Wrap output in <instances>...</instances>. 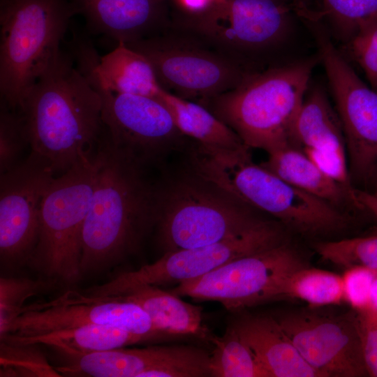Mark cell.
Returning <instances> with one entry per match:
<instances>
[{"mask_svg": "<svg viewBox=\"0 0 377 377\" xmlns=\"http://www.w3.org/2000/svg\"><path fill=\"white\" fill-rule=\"evenodd\" d=\"M316 63L305 59L247 77L216 97L213 114L250 149L269 154L294 145L295 121Z\"/></svg>", "mask_w": 377, "mask_h": 377, "instance_id": "3957f363", "label": "cell"}, {"mask_svg": "<svg viewBox=\"0 0 377 377\" xmlns=\"http://www.w3.org/2000/svg\"><path fill=\"white\" fill-rule=\"evenodd\" d=\"M357 197L363 209L370 211L377 217V194L356 190Z\"/></svg>", "mask_w": 377, "mask_h": 377, "instance_id": "8d00e7d4", "label": "cell"}, {"mask_svg": "<svg viewBox=\"0 0 377 377\" xmlns=\"http://www.w3.org/2000/svg\"><path fill=\"white\" fill-rule=\"evenodd\" d=\"M318 14L327 17L350 38L364 25L377 19V0H320Z\"/></svg>", "mask_w": 377, "mask_h": 377, "instance_id": "f1b7e54d", "label": "cell"}, {"mask_svg": "<svg viewBox=\"0 0 377 377\" xmlns=\"http://www.w3.org/2000/svg\"><path fill=\"white\" fill-rule=\"evenodd\" d=\"M244 200L291 230L320 237L346 228L348 218L332 204L282 179L262 165L249 176Z\"/></svg>", "mask_w": 377, "mask_h": 377, "instance_id": "9a60e30c", "label": "cell"}, {"mask_svg": "<svg viewBox=\"0 0 377 377\" xmlns=\"http://www.w3.org/2000/svg\"><path fill=\"white\" fill-rule=\"evenodd\" d=\"M309 266L289 242L232 260L193 280L181 283L170 292L202 301H214L236 312L279 300L287 279Z\"/></svg>", "mask_w": 377, "mask_h": 377, "instance_id": "52a82bcc", "label": "cell"}, {"mask_svg": "<svg viewBox=\"0 0 377 377\" xmlns=\"http://www.w3.org/2000/svg\"><path fill=\"white\" fill-rule=\"evenodd\" d=\"M96 177L94 156H85L52 180L42 201L39 234L30 260L50 276L81 275V244Z\"/></svg>", "mask_w": 377, "mask_h": 377, "instance_id": "8992f818", "label": "cell"}, {"mask_svg": "<svg viewBox=\"0 0 377 377\" xmlns=\"http://www.w3.org/2000/svg\"><path fill=\"white\" fill-rule=\"evenodd\" d=\"M87 79L101 95L103 121L113 147L142 165L158 161L170 149L181 132L163 102L114 93Z\"/></svg>", "mask_w": 377, "mask_h": 377, "instance_id": "7c38bea8", "label": "cell"}, {"mask_svg": "<svg viewBox=\"0 0 377 377\" xmlns=\"http://www.w3.org/2000/svg\"><path fill=\"white\" fill-rule=\"evenodd\" d=\"M268 154L261 165L286 182L339 208L350 203L362 209L356 189L351 191L326 175L301 148L288 145Z\"/></svg>", "mask_w": 377, "mask_h": 377, "instance_id": "603a6c76", "label": "cell"}, {"mask_svg": "<svg viewBox=\"0 0 377 377\" xmlns=\"http://www.w3.org/2000/svg\"><path fill=\"white\" fill-rule=\"evenodd\" d=\"M274 316L320 377L369 376L355 311L330 315L295 310Z\"/></svg>", "mask_w": 377, "mask_h": 377, "instance_id": "8fae6325", "label": "cell"}, {"mask_svg": "<svg viewBox=\"0 0 377 377\" xmlns=\"http://www.w3.org/2000/svg\"><path fill=\"white\" fill-rule=\"evenodd\" d=\"M377 194V193H376Z\"/></svg>", "mask_w": 377, "mask_h": 377, "instance_id": "ab89813d", "label": "cell"}, {"mask_svg": "<svg viewBox=\"0 0 377 377\" xmlns=\"http://www.w3.org/2000/svg\"><path fill=\"white\" fill-rule=\"evenodd\" d=\"M316 36L336 102L350 168L355 177L367 178L377 165V91L360 78L324 32L316 29Z\"/></svg>", "mask_w": 377, "mask_h": 377, "instance_id": "30bf717a", "label": "cell"}, {"mask_svg": "<svg viewBox=\"0 0 377 377\" xmlns=\"http://www.w3.org/2000/svg\"><path fill=\"white\" fill-rule=\"evenodd\" d=\"M349 51L377 91V19L361 27L350 38Z\"/></svg>", "mask_w": 377, "mask_h": 377, "instance_id": "d6a6232c", "label": "cell"}, {"mask_svg": "<svg viewBox=\"0 0 377 377\" xmlns=\"http://www.w3.org/2000/svg\"><path fill=\"white\" fill-rule=\"evenodd\" d=\"M284 298L298 299L311 307L340 304L344 301L342 275L309 266L300 268L284 283L279 300Z\"/></svg>", "mask_w": 377, "mask_h": 377, "instance_id": "4316f807", "label": "cell"}, {"mask_svg": "<svg viewBox=\"0 0 377 377\" xmlns=\"http://www.w3.org/2000/svg\"><path fill=\"white\" fill-rule=\"evenodd\" d=\"M125 44L148 59L158 82L184 96L212 97L225 91L235 77L226 64L204 54L163 49L151 41Z\"/></svg>", "mask_w": 377, "mask_h": 377, "instance_id": "e0dca14e", "label": "cell"}, {"mask_svg": "<svg viewBox=\"0 0 377 377\" xmlns=\"http://www.w3.org/2000/svg\"><path fill=\"white\" fill-rule=\"evenodd\" d=\"M85 325L118 327L153 340L174 337L160 331L138 304L119 296L68 290L53 299L25 304L0 334L27 335Z\"/></svg>", "mask_w": 377, "mask_h": 377, "instance_id": "9c48e42d", "label": "cell"}, {"mask_svg": "<svg viewBox=\"0 0 377 377\" xmlns=\"http://www.w3.org/2000/svg\"><path fill=\"white\" fill-rule=\"evenodd\" d=\"M94 160V188L82 235L81 274L135 253L156 224V186L147 181L143 165L114 147L106 134Z\"/></svg>", "mask_w": 377, "mask_h": 377, "instance_id": "6da1fadb", "label": "cell"}, {"mask_svg": "<svg viewBox=\"0 0 377 377\" xmlns=\"http://www.w3.org/2000/svg\"><path fill=\"white\" fill-rule=\"evenodd\" d=\"M355 312L367 370L377 377V313L369 309Z\"/></svg>", "mask_w": 377, "mask_h": 377, "instance_id": "e575fe53", "label": "cell"}, {"mask_svg": "<svg viewBox=\"0 0 377 377\" xmlns=\"http://www.w3.org/2000/svg\"><path fill=\"white\" fill-rule=\"evenodd\" d=\"M288 232L281 223L270 218L246 232L216 243L164 253L152 263L121 273L86 290L100 296H116L142 286L178 285L239 258L288 242Z\"/></svg>", "mask_w": 377, "mask_h": 377, "instance_id": "ba28073f", "label": "cell"}, {"mask_svg": "<svg viewBox=\"0 0 377 377\" xmlns=\"http://www.w3.org/2000/svg\"><path fill=\"white\" fill-rule=\"evenodd\" d=\"M61 374L93 377L210 376V352L184 344L117 348L69 356Z\"/></svg>", "mask_w": 377, "mask_h": 377, "instance_id": "5bb4252c", "label": "cell"}, {"mask_svg": "<svg viewBox=\"0 0 377 377\" xmlns=\"http://www.w3.org/2000/svg\"><path fill=\"white\" fill-rule=\"evenodd\" d=\"M313 248L323 260L334 265L377 271V236L321 241L315 243Z\"/></svg>", "mask_w": 377, "mask_h": 377, "instance_id": "83f0119b", "label": "cell"}, {"mask_svg": "<svg viewBox=\"0 0 377 377\" xmlns=\"http://www.w3.org/2000/svg\"><path fill=\"white\" fill-rule=\"evenodd\" d=\"M54 171L31 154L0 177V255L6 263L29 259L36 248L40 211Z\"/></svg>", "mask_w": 377, "mask_h": 377, "instance_id": "4fadbf2b", "label": "cell"}, {"mask_svg": "<svg viewBox=\"0 0 377 377\" xmlns=\"http://www.w3.org/2000/svg\"><path fill=\"white\" fill-rule=\"evenodd\" d=\"M211 377H271L251 347L228 325L223 334H212Z\"/></svg>", "mask_w": 377, "mask_h": 377, "instance_id": "484cf974", "label": "cell"}, {"mask_svg": "<svg viewBox=\"0 0 377 377\" xmlns=\"http://www.w3.org/2000/svg\"><path fill=\"white\" fill-rule=\"evenodd\" d=\"M293 143L302 149L346 152L338 114L320 89H314L304 98L295 121Z\"/></svg>", "mask_w": 377, "mask_h": 377, "instance_id": "cb8c5ba5", "label": "cell"}, {"mask_svg": "<svg viewBox=\"0 0 377 377\" xmlns=\"http://www.w3.org/2000/svg\"><path fill=\"white\" fill-rule=\"evenodd\" d=\"M376 272L361 266L346 269L342 275L344 301L354 311H360L369 307L372 283Z\"/></svg>", "mask_w": 377, "mask_h": 377, "instance_id": "836d02e7", "label": "cell"}, {"mask_svg": "<svg viewBox=\"0 0 377 377\" xmlns=\"http://www.w3.org/2000/svg\"><path fill=\"white\" fill-rule=\"evenodd\" d=\"M295 6L286 0H221L197 16L201 27L233 45L258 47L281 39L290 27Z\"/></svg>", "mask_w": 377, "mask_h": 377, "instance_id": "2e32d148", "label": "cell"}, {"mask_svg": "<svg viewBox=\"0 0 377 377\" xmlns=\"http://www.w3.org/2000/svg\"><path fill=\"white\" fill-rule=\"evenodd\" d=\"M291 3L295 8L297 14L305 16L309 14L312 10L309 8V0H286Z\"/></svg>", "mask_w": 377, "mask_h": 377, "instance_id": "74e56055", "label": "cell"}, {"mask_svg": "<svg viewBox=\"0 0 377 377\" xmlns=\"http://www.w3.org/2000/svg\"><path fill=\"white\" fill-rule=\"evenodd\" d=\"M220 1L221 0H177V3L183 9L196 16L207 13Z\"/></svg>", "mask_w": 377, "mask_h": 377, "instance_id": "d590c367", "label": "cell"}, {"mask_svg": "<svg viewBox=\"0 0 377 377\" xmlns=\"http://www.w3.org/2000/svg\"><path fill=\"white\" fill-rule=\"evenodd\" d=\"M40 281L23 278H1L0 280V334L19 313L31 297L45 287Z\"/></svg>", "mask_w": 377, "mask_h": 377, "instance_id": "4dcf8cb0", "label": "cell"}, {"mask_svg": "<svg viewBox=\"0 0 377 377\" xmlns=\"http://www.w3.org/2000/svg\"><path fill=\"white\" fill-rule=\"evenodd\" d=\"M76 13L68 0H1V103L19 110L57 59Z\"/></svg>", "mask_w": 377, "mask_h": 377, "instance_id": "277c9868", "label": "cell"}, {"mask_svg": "<svg viewBox=\"0 0 377 377\" xmlns=\"http://www.w3.org/2000/svg\"><path fill=\"white\" fill-rule=\"evenodd\" d=\"M18 111L31 151L46 160L54 173L90 155L105 133L100 94L62 50Z\"/></svg>", "mask_w": 377, "mask_h": 377, "instance_id": "7a4b0ae2", "label": "cell"}, {"mask_svg": "<svg viewBox=\"0 0 377 377\" xmlns=\"http://www.w3.org/2000/svg\"><path fill=\"white\" fill-rule=\"evenodd\" d=\"M367 309L377 313V272L372 283L370 295V303Z\"/></svg>", "mask_w": 377, "mask_h": 377, "instance_id": "f35d334b", "label": "cell"}, {"mask_svg": "<svg viewBox=\"0 0 377 377\" xmlns=\"http://www.w3.org/2000/svg\"><path fill=\"white\" fill-rule=\"evenodd\" d=\"M193 174L156 186L158 241L163 253L212 244L270 219Z\"/></svg>", "mask_w": 377, "mask_h": 377, "instance_id": "5b68a950", "label": "cell"}, {"mask_svg": "<svg viewBox=\"0 0 377 377\" xmlns=\"http://www.w3.org/2000/svg\"><path fill=\"white\" fill-rule=\"evenodd\" d=\"M271 377H320L304 360L274 316L244 315L230 324Z\"/></svg>", "mask_w": 377, "mask_h": 377, "instance_id": "d6986e66", "label": "cell"}, {"mask_svg": "<svg viewBox=\"0 0 377 377\" xmlns=\"http://www.w3.org/2000/svg\"><path fill=\"white\" fill-rule=\"evenodd\" d=\"M27 146L29 143L22 114L1 103L0 175L10 170L22 161L21 156Z\"/></svg>", "mask_w": 377, "mask_h": 377, "instance_id": "f546056e", "label": "cell"}, {"mask_svg": "<svg viewBox=\"0 0 377 377\" xmlns=\"http://www.w3.org/2000/svg\"><path fill=\"white\" fill-rule=\"evenodd\" d=\"M94 33L118 43L138 40L162 14L161 0H68Z\"/></svg>", "mask_w": 377, "mask_h": 377, "instance_id": "ffe728a7", "label": "cell"}, {"mask_svg": "<svg viewBox=\"0 0 377 377\" xmlns=\"http://www.w3.org/2000/svg\"><path fill=\"white\" fill-rule=\"evenodd\" d=\"M32 346L1 341V369L10 368L3 371V373L9 370L12 374H22L31 376H59L55 367L50 366L41 354L32 349Z\"/></svg>", "mask_w": 377, "mask_h": 377, "instance_id": "1f68e13d", "label": "cell"}, {"mask_svg": "<svg viewBox=\"0 0 377 377\" xmlns=\"http://www.w3.org/2000/svg\"><path fill=\"white\" fill-rule=\"evenodd\" d=\"M116 296L139 305L164 333L174 337L192 336L209 342L212 334L202 323V309L170 291L146 285Z\"/></svg>", "mask_w": 377, "mask_h": 377, "instance_id": "7402d4cb", "label": "cell"}, {"mask_svg": "<svg viewBox=\"0 0 377 377\" xmlns=\"http://www.w3.org/2000/svg\"><path fill=\"white\" fill-rule=\"evenodd\" d=\"M72 56L78 68L92 82L118 94L159 100L163 91L148 59L124 43L103 57L87 42L74 40Z\"/></svg>", "mask_w": 377, "mask_h": 377, "instance_id": "ac0fdd59", "label": "cell"}, {"mask_svg": "<svg viewBox=\"0 0 377 377\" xmlns=\"http://www.w3.org/2000/svg\"><path fill=\"white\" fill-rule=\"evenodd\" d=\"M1 341L16 345H45L68 356L122 348L153 340L124 330L101 325H85L32 334H3Z\"/></svg>", "mask_w": 377, "mask_h": 377, "instance_id": "44dd1931", "label": "cell"}, {"mask_svg": "<svg viewBox=\"0 0 377 377\" xmlns=\"http://www.w3.org/2000/svg\"><path fill=\"white\" fill-rule=\"evenodd\" d=\"M159 101L170 110L181 133L192 138L195 142L222 148L246 146L230 127L203 106L165 90Z\"/></svg>", "mask_w": 377, "mask_h": 377, "instance_id": "d4e9b609", "label": "cell"}]
</instances>
